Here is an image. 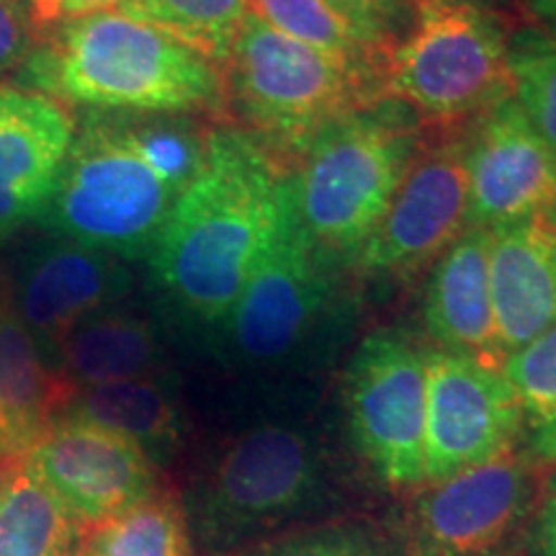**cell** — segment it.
<instances>
[{
    "label": "cell",
    "instance_id": "cell-1",
    "mask_svg": "<svg viewBox=\"0 0 556 556\" xmlns=\"http://www.w3.org/2000/svg\"><path fill=\"white\" fill-rule=\"evenodd\" d=\"M281 180L248 131H208L204 163L148 255L160 296L186 325L222 328L274 229Z\"/></svg>",
    "mask_w": 556,
    "mask_h": 556
},
{
    "label": "cell",
    "instance_id": "cell-2",
    "mask_svg": "<svg viewBox=\"0 0 556 556\" xmlns=\"http://www.w3.org/2000/svg\"><path fill=\"white\" fill-rule=\"evenodd\" d=\"M21 80L54 101L114 114H201L225 106L222 70L122 9L41 31Z\"/></svg>",
    "mask_w": 556,
    "mask_h": 556
},
{
    "label": "cell",
    "instance_id": "cell-3",
    "mask_svg": "<svg viewBox=\"0 0 556 556\" xmlns=\"http://www.w3.org/2000/svg\"><path fill=\"white\" fill-rule=\"evenodd\" d=\"M332 503L325 448L296 420H263L232 435L184 503L201 556H235Z\"/></svg>",
    "mask_w": 556,
    "mask_h": 556
},
{
    "label": "cell",
    "instance_id": "cell-4",
    "mask_svg": "<svg viewBox=\"0 0 556 556\" xmlns=\"http://www.w3.org/2000/svg\"><path fill=\"white\" fill-rule=\"evenodd\" d=\"M225 103L270 157L299 160L340 116L381 101V65L336 58L250 13L222 65Z\"/></svg>",
    "mask_w": 556,
    "mask_h": 556
},
{
    "label": "cell",
    "instance_id": "cell-5",
    "mask_svg": "<svg viewBox=\"0 0 556 556\" xmlns=\"http://www.w3.org/2000/svg\"><path fill=\"white\" fill-rule=\"evenodd\" d=\"M330 258L299 219L283 173L274 229L238 302L212 336L225 364L258 374L315 364L340 325Z\"/></svg>",
    "mask_w": 556,
    "mask_h": 556
},
{
    "label": "cell",
    "instance_id": "cell-6",
    "mask_svg": "<svg viewBox=\"0 0 556 556\" xmlns=\"http://www.w3.org/2000/svg\"><path fill=\"white\" fill-rule=\"evenodd\" d=\"M405 103L381 99L328 124L287 173L299 219L330 255L364 245L420 155V124Z\"/></svg>",
    "mask_w": 556,
    "mask_h": 556
},
{
    "label": "cell",
    "instance_id": "cell-7",
    "mask_svg": "<svg viewBox=\"0 0 556 556\" xmlns=\"http://www.w3.org/2000/svg\"><path fill=\"white\" fill-rule=\"evenodd\" d=\"M180 193L139 150L127 114L93 111L75 131L39 222L62 240L122 261L144 258Z\"/></svg>",
    "mask_w": 556,
    "mask_h": 556
},
{
    "label": "cell",
    "instance_id": "cell-8",
    "mask_svg": "<svg viewBox=\"0 0 556 556\" xmlns=\"http://www.w3.org/2000/svg\"><path fill=\"white\" fill-rule=\"evenodd\" d=\"M381 93L433 122L484 114L513 96L503 26L486 9L430 0L381 60Z\"/></svg>",
    "mask_w": 556,
    "mask_h": 556
},
{
    "label": "cell",
    "instance_id": "cell-9",
    "mask_svg": "<svg viewBox=\"0 0 556 556\" xmlns=\"http://www.w3.org/2000/svg\"><path fill=\"white\" fill-rule=\"evenodd\" d=\"M353 446L381 482L426 484V351L392 330L361 340L345 371Z\"/></svg>",
    "mask_w": 556,
    "mask_h": 556
},
{
    "label": "cell",
    "instance_id": "cell-10",
    "mask_svg": "<svg viewBox=\"0 0 556 556\" xmlns=\"http://www.w3.org/2000/svg\"><path fill=\"white\" fill-rule=\"evenodd\" d=\"M523 413L503 368L426 351V484L510 454Z\"/></svg>",
    "mask_w": 556,
    "mask_h": 556
},
{
    "label": "cell",
    "instance_id": "cell-11",
    "mask_svg": "<svg viewBox=\"0 0 556 556\" xmlns=\"http://www.w3.org/2000/svg\"><path fill=\"white\" fill-rule=\"evenodd\" d=\"M467 135L415 157L397 197L353 261L368 276L407 278L438 261L467 229Z\"/></svg>",
    "mask_w": 556,
    "mask_h": 556
},
{
    "label": "cell",
    "instance_id": "cell-12",
    "mask_svg": "<svg viewBox=\"0 0 556 556\" xmlns=\"http://www.w3.org/2000/svg\"><path fill=\"white\" fill-rule=\"evenodd\" d=\"M24 464L83 528L160 490L157 464L135 441L75 417H58Z\"/></svg>",
    "mask_w": 556,
    "mask_h": 556
},
{
    "label": "cell",
    "instance_id": "cell-13",
    "mask_svg": "<svg viewBox=\"0 0 556 556\" xmlns=\"http://www.w3.org/2000/svg\"><path fill=\"white\" fill-rule=\"evenodd\" d=\"M467 227L492 229L556 208V155L507 96L467 135Z\"/></svg>",
    "mask_w": 556,
    "mask_h": 556
},
{
    "label": "cell",
    "instance_id": "cell-14",
    "mask_svg": "<svg viewBox=\"0 0 556 556\" xmlns=\"http://www.w3.org/2000/svg\"><path fill=\"white\" fill-rule=\"evenodd\" d=\"M528 471L505 454L482 467L428 484L415 503V541L422 556H482L518 523Z\"/></svg>",
    "mask_w": 556,
    "mask_h": 556
},
{
    "label": "cell",
    "instance_id": "cell-15",
    "mask_svg": "<svg viewBox=\"0 0 556 556\" xmlns=\"http://www.w3.org/2000/svg\"><path fill=\"white\" fill-rule=\"evenodd\" d=\"M129 289L131 274L122 258L54 238L24 261L11 304L37 343L52 351L75 325L114 307Z\"/></svg>",
    "mask_w": 556,
    "mask_h": 556
},
{
    "label": "cell",
    "instance_id": "cell-16",
    "mask_svg": "<svg viewBox=\"0 0 556 556\" xmlns=\"http://www.w3.org/2000/svg\"><path fill=\"white\" fill-rule=\"evenodd\" d=\"M75 142L60 101L0 86V240L45 214Z\"/></svg>",
    "mask_w": 556,
    "mask_h": 556
},
{
    "label": "cell",
    "instance_id": "cell-17",
    "mask_svg": "<svg viewBox=\"0 0 556 556\" xmlns=\"http://www.w3.org/2000/svg\"><path fill=\"white\" fill-rule=\"evenodd\" d=\"M490 287L505 356L556 328V208L490 229Z\"/></svg>",
    "mask_w": 556,
    "mask_h": 556
},
{
    "label": "cell",
    "instance_id": "cell-18",
    "mask_svg": "<svg viewBox=\"0 0 556 556\" xmlns=\"http://www.w3.org/2000/svg\"><path fill=\"white\" fill-rule=\"evenodd\" d=\"M426 328L443 351L503 368L490 287V229L467 227L438 258L426 287Z\"/></svg>",
    "mask_w": 556,
    "mask_h": 556
},
{
    "label": "cell",
    "instance_id": "cell-19",
    "mask_svg": "<svg viewBox=\"0 0 556 556\" xmlns=\"http://www.w3.org/2000/svg\"><path fill=\"white\" fill-rule=\"evenodd\" d=\"M75 389L65 384L9 299H0V467L29 458Z\"/></svg>",
    "mask_w": 556,
    "mask_h": 556
},
{
    "label": "cell",
    "instance_id": "cell-20",
    "mask_svg": "<svg viewBox=\"0 0 556 556\" xmlns=\"http://www.w3.org/2000/svg\"><path fill=\"white\" fill-rule=\"evenodd\" d=\"M50 353L52 368L73 389L165 374V343L157 325L129 309L96 312Z\"/></svg>",
    "mask_w": 556,
    "mask_h": 556
},
{
    "label": "cell",
    "instance_id": "cell-21",
    "mask_svg": "<svg viewBox=\"0 0 556 556\" xmlns=\"http://www.w3.org/2000/svg\"><path fill=\"white\" fill-rule=\"evenodd\" d=\"M60 417L114 430L155 464L168 462L184 443V413L165 374L75 389Z\"/></svg>",
    "mask_w": 556,
    "mask_h": 556
},
{
    "label": "cell",
    "instance_id": "cell-22",
    "mask_svg": "<svg viewBox=\"0 0 556 556\" xmlns=\"http://www.w3.org/2000/svg\"><path fill=\"white\" fill-rule=\"evenodd\" d=\"M9 471L0 495V556H78V520L26 464Z\"/></svg>",
    "mask_w": 556,
    "mask_h": 556
},
{
    "label": "cell",
    "instance_id": "cell-23",
    "mask_svg": "<svg viewBox=\"0 0 556 556\" xmlns=\"http://www.w3.org/2000/svg\"><path fill=\"white\" fill-rule=\"evenodd\" d=\"M90 531L78 556H197L184 503L163 490Z\"/></svg>",
    "mask_w": 556,
    "mask_h": 556
},
{
    "label": "cell",
    "instance_id": "cell-24",
    "mask_svg": "<svg viewBox=\"0 0 556 556\" xmlns=\"http://www.w3.org/2000/svg\"><path fill=\"white\" fill-rule=\"evenodd\" d=\"M116 9L170 34L219 70L250 16L248 0H122Z\"/></svg>",
    "mask_w": 556,
    "mask_h": 556
},
{
    "label": "cell",
    "instance_id": "cell-25",
    "mask_svg": "<svg viewBox=\"0 0 556 556\" xmlns=\"http://www.w3.org/2000/svg\"><path fill=\"white\" fill-rule=\"evenodd\" d=\"M503 371L518 394L528 451L556 464V328L510 353Z\"/></svg>",
    "mask_w": 556,
    "mask_h": 556
},
{
    "label": "cell",
    "instance_id": "cell-26",
    "mask_svg": "<svg viewBox=\"0 0 556 556\" xmlns=\"http://www.w3.org/2000/svg\"><path fill=\"white\" fill-rule=\"evenodd\" d=\"M248 5L253 16L266 21L276 31L336 54V58L377 62V65L384 60L348 29L323 0H248Z\"/></svg>",
    "mask_w": 556,
    "mask_h": 556
},
{
    "label": "cell",
    "instance_id": "cell-27",
    "mask_svg": "<svg viewBox=\"0 0 556 556\" xmlns=\"http://www.w3.org/2000/svg\"><path fill=\"white\" fill-rule=\"evenodd\" d=\"M513 99L556 155V41L523 34L507 45Z\"/></svg>",
    "mask_w": 556,
    "mask_h": 556
},
{
    "label": "cell",
    "instance_id": "cell-28",
    "mask_svg": "<svg viewBox=\"0 0 556 556\" xmlns=\"http://www.w3.org/2000/svg\"><path fill=\"white\" fill-rule=\"evenodd\" d=\"M235 556H405V548L366 520H338L263 541Z\"/></svg>",
    "mask_w": 556,
    "mask_h": 556
},
{
    "label": "cell",
    "instance_id": "cell-29",
    "mask_svg": "<svg viewBox=\"0 0 556 556\" xmlns=\"http://www.w3.org/2000/svg\"><path fill=\"white\" fill-rule=\"evenodd\" d=\"M356 37L381 58L405 39L430 0H323Z\"/></svg>",
    "mask_w": 556,
    "mask_h": 556
},
{
    "label": "cell",
    "instance_id": "cell-30",
    "mask_svg": "<svg viewBox=\"0 0 556 556\" xmlns=\"http://www.w3.org/2000/svg\"><path fill=\"white\" fill-rule=\"evenodd\" d=\"M37 39L29 5L24 0H0V83L24 67Z\"/></svg>",
    "mask_w": 556,
    "mask_h": 556
},
{
    "label": "cell",
    "instance_id": "cell-31",
    "mask_svg": "<svg viewBox=\"0 0 556 556\" xmlns=\"http://www.w3.org/2000/svg\"><path fill=\"white\" fill-rule=\"evenodd\" d=\"M122 0H50V9H47L41 31L52 29V26L62 24V21H75L83 16H93V13L111 11Z\"/></svg>",
    "mask_w": 556,
    "mask_h": 556
},
{
    "label": "cell",
    "instance_id": "cell-32",
    "mask_svg": "<svg viewBox=\"0 0 556 556\" xmlns=\"http://www.w3.org/2000/svg\"><path fill=\"white\" fill-rule=\"evenodd\" d=\"M539 546L541 556H556V471L554 477L548 479L544 505H541Z\"/></svg>",
    "mask_w": 556,
    "mask_h": 556
},
{
    "label": "cell",
    "instance_id": "cell-33",
    "mask_svg": "<svg viewBox=\"0 0 556 556\" xmlns=\"http://www.w3.org/2000/svg\"><path fill=\"white\" fill-rule=\"evenodd\" d=\"M523 3L539 21H544L548 26H556V0H523Z\"/></svg>",
    "mask_w": 556,
    "mask_h": 556
},
{
    "label": "cell",
    "instance_id": "cell-34",
    "mask_svg": "<svg viewBox=\"0 0 556 556\" xmlns=\"http://www.w3.org/2000/svg\"><path fill=\"white\" fill-rule=\"evenodd\" d=\"M24 3L29 5V13H31L34 26H37V31L41 34V26H45V16H47V9H50V0H24Z\"/></svg>",
    "mask_w": 556,
    "mask_h": 556
},
{
    "label": "cell",
    "instance_id": "cell-35",
    "mask_svg": "<svg viewBox=\"0 0 556 556\" xmlns=\"http://www.w3.org/2000/svg\"><path fill=\"white\" fill-rule=\"evenodd\" d=\"M443 3H454V5H471V9H486L492 0H443Z\"/></svg>",
    "mask_w": 556,
    "mask_h": 556
},
{
    "label": "cell",
    "instance_id": "cell-36",
    "mask_svg": "<svg viewBox=\"0 0 556 556\" xmlns=\"http://www.w3.org/2000/svg\"><path fill=\"white\" fill-rule=\"evenodd\" d=\"M5 471H9V469L0 467V495H3V486H5Z\"/></svg>",
    "mask_w": 556,
    "mask_h": 556
},
{
    "label": "cell",
    "instance_id": "cell-37",
    "mask_svg": "<svg viewBox=\"0 0 556 556\" xmlns=\"http://www.w3.org/2000/svg\"><path fill=\"white\" fill-rule=\"evenodd\" d=\"M552 31H554V37H552V39L556 41V26H552Z\"/></svg>",
    "mask_w": 556,
    "mask_h": 556
}]
</instances>
